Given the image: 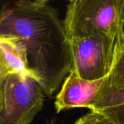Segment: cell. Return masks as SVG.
Here are the masks:
<instances>
[{
  "mask_svg": "<svg viewBox=\"0 0 124 124\" xmlns=\"http://www.w3.org/2000/svg\"><path fill=\"white\" fill-rule=\"evenodd\" d=\"M0 77L10 73L31 75L23 48L15 39L0 37Z\"/></svg>",
  "mask_w": 124,
  "mask_h": 124,
  "instance_id": "6",
  "label": "cell"
},
{
  "mask_svg": "<svg viewBox=\"0 0 124 124\" xmlns=\"http://www.w3.org/2000/svg\"><path fill=\"white\" fill-rule=\"evenodd\" d=\"M124 105V81L108 76L100 89L92 111L99 112L105 108Z\"/></svg>",
  "mask_w": 124,
  "mask_h": 124,
  "instance_id": "7",
  "label": "cell"
},
{
  "mask_svg": "<svg viewBox=\"0 0 124 124\" xmlns=\"http://www.w3.org/2000/svg\"><path fill=\"white\" fill-rule=\"evenodd\" d=\"M74 124H116L102 112L91 111L79 118Z\"/></svg>",
  "mask_w": 124,
  "mask_h": 124,
  "instance_id": "8",
  "label": "cell"
},
{
  "mask_svg": "<svg viewBox=\"0 0 124 124\" xmlns=\"http://www.w3.org/2000/svg\"><path fill=\"white\" fill-rule=\"evenodd\" d=\"M46 124H54V120L53 119H51L49 121H47L46 122Z\"/></svg>",
  "mask_w": 124,
  "mask_h": 124,
  "instance_id": "11",
  "label": "cell"
},
{
  "mask_svg": "<svg viewBox=\"0 0 124 124\" xmlns=\"http://www.w3.org/2000/svg\"><path fill=\"white\" fill-rule=\"evenodd\" d=\"M45 95L39 81L28 75L0 77V124H30L42 109Z\"/></svg>",
  "mask_w": 124,
  "mask_h": 124,
  "instance_id": "4",
  "label": "cell"
},
{
  "mask_svg": "<svg viewBox=\"0 0 124 124\" xmlns=\"http://www.w3.org/2000/svg\"><path fill=\"white\" fill-rule=\"evenodd\" d=\"M109 76L124 81V47L121 52L113 71Z\"/></svg>",
  "mask_w": 124,
  "mask_h": 124,
  "instance_id": "10",
  "label": "cell"
},
{
  "mask_svg": "<svg viewBox=\"0 0 124 124\" xmlns=\"http://www.w3.org/2000/svg\"><path fill=\"white\" fill-rule=\"evenodd\" d=\"M0 37L23 48L31 76L51 97L72 70L71 45L57 9L47 0H21L4 5Z\"/></svg>",
  "mask_w": 124,
  "mask_h": 124,
  "instance_id": "1",
  "label": "cell"
},
{
  "mask_svg": "<svg viewBox=\"0 0 124 124\" xmlns=\"http://www.w3.org/2000/svg\"><path fill=\"white\" fill-rule=\"evenodd\" d=\"M70 41L100 33L124 32V0H75L63 20Z\"/></svg>",
  "mask_w": 124,
  "mask_h": 124,
  "instance_id": "2",
  "label": "cell"
},
{
  "mask_svg": "<svg viewBox=\"0 0 124 124\" xmlns=\"http://www.w3.org/2000/svg\"><path fill=\"white\" fill-rule=\"evenodd\" d=\"M99 112L103 113L116 124H124V105L107 108Z\"/></svg>",
  "mask_w": 124,
  "mask_h": 124,
  "instance_id": "9",
  "label": "cell"
},
{
  "mask_svg": "<svg viewBox=\"0 0 124 124\" xmlns=\"http://www.w3.org/2000/svg\"><path fill=\"white\" fill-rule=\"evenodd\" d=\"M105 79L88 81L70 71L56 96L54 107L57 113L74 108L92 109Z\"/></svg>",
  "mask_w": 124,
  "mask_h": 124,
  "instance_id": "5",
  "label": "cell"
},
{
  "mask_svg": "<svg viewBox=\"0 0 124 124\" xmlns=\"http://www.w3.org/2000/svg\"><path fill=\"white\" fill-rule=\"evenodd\" d=\"M71 71L82 79L97 81L107 78L124 47V32L100 33L70 41Z\"/></svg>",
  "mask_w": 124,
  "mask_h": 124,
  "instance_id": "3",
  "label": "cell"
}]
</instances>
